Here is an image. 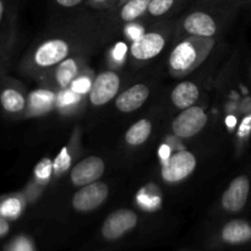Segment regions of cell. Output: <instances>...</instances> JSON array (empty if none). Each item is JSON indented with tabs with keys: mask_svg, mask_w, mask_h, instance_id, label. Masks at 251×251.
I'll use <instances>...</instances> for the list:
<instances>
[{
	"mask_svg": "<svg viewBox=\"0 0 251 251\" xmlns=\"http://www.w3.org/2000/svg\"><path fill=\"white\" fill-rule=\"evenodd\" d=\"M9 251H33V247L27 238L19 237L11 243Z\"/></svg>",
	"mask_w": 251,
	"mask_h": 251,
	"instance_id": "24",
	"label": "cell"
},
{
	"mask_svg": "<svg viewBox=\"0 0 251 251\" xmlns=\"http://www.w3.org/2000/svg\"><path fill=\"white\" fill-rule=\"evenodd\" d=\"M86 69V59L82 55H73L49 70L46 80L53 91H66L82 75Z\"/></svg>",
	"mask_w": 251,
	"mask_h": 251,
	"instance_id": "3",
	"label": "cell"
},
{
	"mask_svg": "<svg viewBox=\"0 0 251 251\" xmlns=\"http://www.w3.org/2000/svg\"><path fill=\"white\" fill-rule=\"evenodd\" d=\"M54 5H56L58 7H61V9H75V7L81 6L86 2L87 4L88 0H50Z\"/></svg>",
	"mask_w": 251,
	"mask_h": 251,
	"instance_id": "26",
	"label": "cell"
},
{
	"mask_svg": "<svg viewBox=\"0 0 251 251\" xmlns=\"http://www.w3.org/2000/svg\"><path fill=\"white\" fill-rule=\"evenodd\" d=\"M120 0H88L87 5L95 9H112L119 5Z\"/></svg>",
	"mask_w": 251,
	"mask_h": 251,
	"instance_id": "25",
	"label": "cell"
},
{
	"mask_svg": "<svg viewBox=\"0 0 251 251\" xmlns=\"http://www.w3.org/2000/svg\"><path fill=\"white\" fill-rule=\"evenodd\" d=\"M69 166H70V156L68 154V149H63L60 154L54 161L53 169L56 174H60L64 171H66Z\"/></svg>",
	"mask_w": 251,
	"mask_h": 251,
	"instance_id": "23",
	"label": "cell"
},
{
	"mask_svg": "<svg viewBox=\"0 0 251 251\" xmlns=\"http://www.w3.org/2000/svg\"><path fill=\"white\" fill-rule=\"evenodd\" d=\"M0 100L4 110L9 114H22L28 105V100L25 93L15 86H5L1 91Z\"/></svg>",
	"mask_w": 251,
	"mask_h": 251,
	"instance_id": "16",
	"label": "cell"
},
{
	"mask_svg": "<svg viewBox=\"0 0 251 251\" xmlns=\"http://www.w3.org/2000/svg\"><path fill=\"white\" fill-rule=\"evenodd\" d=\"M9 230H10L9 221H7V218L2 217L1 216V218H0V237L1 238L6 237Z\"/></svg>",
	"mask_w": 251,
	"mask_h": 251,
	"instance_id": "27",
	"label": "cell"
},
{
	"mask_svg": "<svg viewBox=\"0 0 251 251\" xmlns=\"http://www.w3.org/2000/svg\"><path fill=\"white\" fill-rule=\"evenodd\" d=\"M109 195V188L103 181H95L92 184L78 188L71 199V205L77 212L86 213L97 210L103 205Z\"/></svg>",
	"mask_w": 251,
	"mask_h": 251,
	"instance_id": "9",
	"label": "cell"
},
{
	"mask_svg": "<svg viewBox=\"0 0 251 251\" xmlns=\"http://www.w3.org/2000/svg\"><path fill=\"white\" fill-rule=\"evenodd\" d=\"M181 29L189 36L212 38L217 34L220 25L212 12L198 9L184 16L181 20Z\"/></svg>",
	"mask_w": 251,
	"mask_h": 251,
	"instance_id": "10",
	"label": "cell"
},
{
	"mask_svg": "<svg viewBox=\"0 0 251 251\" xmlns=\"http://www.w3.org/2000/svg\"><path fill=\"white\" fill-rule=\"evenodd\" d=\"M151 0H127L117 6V19L124 24H130L147 14Z\"/></svg>",
	"mask_w": 251,
	"mask_h": 251,
	"instance_id": "18",
	"label": "cell"
},
{
	"mask_svg": "<svg viewBox=\"0 0 251 251\" xmlns=\"http://www.w3.org/2000/svg\"><path fill=\"white\" fill-rule=\"evenodd\" d=\"M199 97H200V90H199V86L193 81H183L178 83L171 95L173 105L180 110L195 105Z\"/></svg>",
	"mask_w": 251,
	"mask_h": 251,
	"instance_id": "15",
	"label": "cell"
},
{
	"mask_svg": "<svg viewBox=\"0 0 251 251\" xmlns=\"http://www.w3.org/2000/svg\"><path fill=\"white\" fill-rule=\"evenodd\" d=\"M221 240L225 244L237 247L251 242V223L245 220H233L221 229Z\"/></svg>",
	"mask_w": 251,
	"mask_h": 251,
	"instance_id": "14",
	"label": "cell"
},
{
	"mask_svg": "<svg viewBox=\"0 0 251 251\" xmlns=\"http://www.w3.org/2000/svg\"><path fill=\"white\" fill-rule=\"evenodd\" d=\"M150 97V88L145 83H136L115 98V108L122 113H132L142 107Z\"/></svg>",
	"mask_w": 251,
	"mask_h": 251,
	"instance_id": "13",
	"label": "cell"
},
{
	"mask_svg": "<svg viewBox=\"0 0 251 251\" xmlns=\"http://www.w3.org/2000/svg\"><path fill=\"white\" fill-rule=\"evenodd\" d=\"M120 88V77L115 71L107 70L98 74L91 83L88 100L95 107H102L117 97Z\"/></svg>",
	"mask_w": 251,
	"mask_h": 251,
	"instance_id": "8",
	"label": "cell"
},
{
	"mask_svg": "<svg viewBox=\"0 0 251 251\" xmlns=\"http://www.w3.org/2000/svg\"><path fill=\"white\" fill-rule=\"evenodd\" d=\"M196 157L190 151H178L167 158L162 166V178L166 183H180L196 168Z\"/></svg>",
	"mask_w": 251,
	"mask_h": 251,
	"instance_id": "7",
	"label": "cell"
},
{
	"mask_svg": "<svg viewBox=\"0 0 251 251\" xmlns=\"http://www.w3.org/2000/svg\"><path fill=\"white\" fill-rule=\"evenodd\" d=\"M54 163L48 158H44L39 162L36 166V169H34V174L38 179L41 180H47L48 178H50L51 169H53Z\"/></svg>",
	"mask_w": 251,
	"mask_h": 251,
	"instance_id": "22",
	"label": "cell"
},
{
	"mask_svg": "<svg viewBox=\"0 0 251 251\" xmlns=\"http://www.w3.org/2000/svg\"><path fill=\"white\" fill-rule=\"evenodd\" d=\"M151 132L152 123L149 119H141L127 129L125 141L130 146H140L149 140Z\"/></svg>",
	"mask_w": 251,
	"mask_h": 251,
	"instance_id": "19",
	"label": "cell"
},
{
	"mask_svg": "<svg viewBox=\"0 0 251 251\" xmlns=\"http://www.w3.org/2000/svg\"><path fill=\"white\" fill-rule=\"evenodd\" d=\"M183 0H151L147 9V16L152 19L167 16L176 9Z\"/></svg>",
	"mask_w": 251,
	"mask_h": 251,
	"instance_id": "20",
	"label": "cell"
},
{
	"mask_svg": "<svg viewBox=\"0 0 251 251\" xmlns=\"http://www.w3.org/2000/svg\"><path fill=\"white\" fill-rule=\"evenodd\" d=\"M56 102L55 92L50 88H41L31 92L28 96V110L29 115H41L53 108Z\"/></svg>",
	"mask_w": 251,
	"mask_h": 251,
	"instance_id": "17",
	"label": "cell"
},
{
	"mask_svg": "<svg viewBox=\"0 0 251 251\" xmlns=\"http://www.w3.org/2000/svg\"><path fill=\"white\" fill-rule=\"evenodd\" d=\"M125 1H127V0H120V2H119V5H120V4H123V2H125Z\"/></svg>",
	"mask_w": 251,
	"mask_h": 251,
	"instance_id": "28",
	"label": "cell"
},
{
	"mask_svg": "<svg viewBox=\"0 0 251 251\" xmlns=\"http://www.w3.org/2000/svg\"><path fill=\"white\" fill-rule=\"evenodd\" d=\"M139 225V216L129 208H119L108 216L100 228V234L107 242H117Z\"/></svg>",
	"mask_w": 251,
	"mask_h": 251,
	"instance_id": "4",
	"label": "cell"
},
{
	"mask_svg": "<svg viewBox=\"0 0 251 251\" xmlns=\"http://www.w3.org/2000/svg\"><path fill=\"white\" fill-rule=\"evenodd\" d=\"M207 124V114L199 105L183 109L172 123V131L176 137L189 139L198 135Z\"/></svg>",
	"mask_w": 251,
	"mask_h": 251,
	"instance_id": "6",
	"label": "cell"
},
{
	"mask_svg": "<svg viewBox=\"0 0 251 251\" xmlns=\"http://www.w3.org/2000/svg\"><path fill=\"white\" fill-rule=\"evenodd\" d=\"M73 49V43L68 38L46 39L33 49L27 68L33 73H47L69 58Z\"/></svg>",
	"mask_w": 251,
	"mask_h": 251,
	"instance_id": "2",
	"label": "cell"
},
{
	"mask_svg": "<svg viewBox=\"0 0 251 251\" xmlns=\"http://www.w3.org/2000/svg\"><path fill=\"white\" fill-rule=\"evenodd\" d=\"M215 41L205 37L189 36L174 46L168 56V70L174 77H184L193 73L207 58Z\"/></svg>",
	"mask_w": 251,
	"mask_h": 251,
	"instance_id": "1",
	"label": "cell"
},
{
	"mask_svg": "<svg viewBox=\"0 0 251 251\" xmlns=\"http://www.w3.org/2000/svg\"><path fill=\"white\" fill-rule=\"evenodd\" d=\"M22 202L17 198H7L2 201L0 212L5 218H16L21 213Z\"/></svg>",
	"mask_w": 251,
	"mask_h": 251,
	"instance_id": "21",
	"label": "cell"
},
{
	"mask_svg": "<svg viewBox=\"0 0 251 251\" xmlns=\"http://www.w3.org/2000/svg\"><path fill=\"white\" fill-rule=\"evenodd\" d=\"M250 194V180L247 176L233 179L222 195V207L228 213H238L245 207Z\"/></svg>",
	"mask_w": 251,
	"mask_h": 251,
	"instance_id": "12",
	"label": "cell"
},
{
	"mask_svg": "<svg viewBox=\"0 0 251 251\" xmlns=\"http://www.w3.org/2000/svg\"><path fill=\"white\" fill-rule=\"evenodd\" d=\"M105 171V163L100 157L88 156L81 159L70 171V180L77 188L98 181Z\"/></svg>",
	"mask_w": 251,
	"mask_h": 251,
	"instance_id": "11",
	"label": "cell"
},
{
	"mask_svg": "<svg viewBox=\"0 0 251 251\" xmlns=\"http://www.w3.org/2000/svg\"><path fill=\"white\" fill-rule=\"evenodd\" d=\"M166 32V29H152L135 39L130 47L131 58L136 61H149L158 56L168 41Z\"/></svg>",
	"mask_w": 251,
	"mask_h": 251,
	"instance_id": "5",
	"label": "cell"
}]
</instances>
